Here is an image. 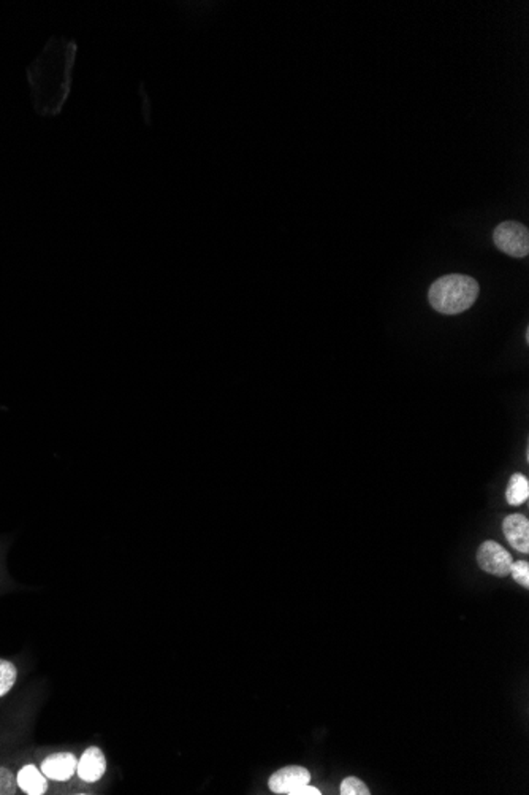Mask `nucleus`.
<instances>
[{"instance_id":"obj_1","label":"nucleus","mask_w":529,"mask_h":795,"mask_svg":"<svg viewBox=\"0 0 529 795\" xmlns=\"http://www.w3.org/2000/svg\"><path fill=\"white\" fill-rule=\"evenodd\" d=\"M481 294V286L472 276H440L429 287L428 300L434 310L442 315H458L470 310Z\"/></svg>"},{"instance_id":"obj_2","label":"nucleus","mask_w":529,"mask_h":795,"mask_svg":"<svg viewBox=\"0 0 529 795\" xmlns=\"http://www.w3.org/2000/svg\"><path fill=\"white\" fill-rule=\"evenodd\" d=\"M494 245L507 256L522 257L528 256L529 252V231L524 224L517 221L501 222L493 232Z\"/></svg>"},{"instance_id":"obj_3","label":"nucleus","mask_w":529,"mask_h":795,"mask_svg":"<svg viewBox=\"0 0 529 795\" xmlns=\"http://www.w3.org/2000/svg\"><path fill=\"white\" fill-rule=\"evenodd\" d=\"M512 556L507 551L496 542L488 540L485 543H481V548L477 551V564L481 570H485L487 574L494 575V576H507L511 574Z\"/></svg>"},{"instance_id":"obj_4","label":"nucleus","mask_w":529,"mask_h":795,"mask_svg":"<svg viewBox=\"0 0 529 795\" xmlns=\"http://www.w3.org/2000/svg\"><path fill=\"white\" fill-rule=\"evenodd\" d=\"M310 771L306 770L304 767L291 766L284 767L271 775L268 786L274 794L291 795L297 788L310 784Z\"/></svg>"},{"instance_id":"obj_5","label":"nucleus","mask_w":529,"mask_h":795,"mask_svg":"<svg viewBox=\"0 0 529 795\" xmlns=\"http://www.w3.org/2000/svg\"><path fill=\"white\" fill-rule=\"evenodd\" d=\"M77 757L70 753H56L43 760L45 777L54 781H67L77 773Z\"/></svg>"},{"instance_id":"obj_6","label":"nucleus","mask_w":529,"mask_h":795,"mask_svg":"<svg viewBox=\"0 0 529 795\" xmlns=\"http://www.w3.org/2000/svg\"><path fill=\"white\" fill-rule=\"evenodd\" d=\"M107 771V760L101 749L92 747L78 760L77 773L86 783H96Z\"/></svg>"},{"instance_id":"obj_7","label":"nucleus","mask_w":529,"mask_h":795,"mask_svg":"<svg viewBox=\"0 0 529 795\" xmlns=\"http://www.w3.org/2000/svg\"><path fill=\"white\" fill-rule=\"evenodd\" d=\"M503 531H504L505 539L507 542L520 551V553H528L529 551V521L524 514H511L505 518L503 522Z\"/></svg>"},{"instance_id":"obj_8","label":"nucleus","mask_w":529,"mask_h":795,"mask_svg":"<svg viewBox=\"0 0 529 795\" xmlns=\"http://www.w3.org/2000/svg\"><path fill=\"white\" fill-rule=\"evenodd\" d=\"M16 783L26 794L42 795L48 790V779L36 766H26L19 770Z\"/></svg>"},{"instance_id":"obj_9","label":"nucleus","mask_w":529,"mask_h":795,"mask_svg":"<svg viewBox=\"0 0 529 795\" xmlns=\"http://www.w3.org/2000/svg\"><path fill=\"white\" fill-rule=\"evenodd\" d=\"M529 497V481L522 473L512 475L507 490H505V499L507 503L512 507H518L522 503L526 502Z\"/></svg>"},{"instance_id":"obj_10","label":"nucleus","mask_w":529,"mask_h":795,"mask_svg":"<svg viewBox=\"0 0 529 795\" xmlns=\"http://www.w3.org/2000/svg\"><path fill=\"white\" fill-rule=\"evenodd\" d=\"M15 682H16V667L12 662L0 659V697L10 693Z\"/></svg>"},{"instance_id":"obj_11","label":"nucleus","mask_w":529,"mask_h":795,"mask_svg":"<svg viewBox=\"0 0 529 795\" xmlns=\"http://www.w3.org/2000/svg\"><path fill=\"white\" fill-rule=\"evenodd\" d=\"M368 786L355 777L345 778L341 784V795H369Z\"/></svg>"},{"instance_id":"obj_12","label":"nucleus","mask_w":529,"mask_h":795,"mask_svg":"<svg viewBox=\"0 0 529 795\" xmlns=\"http://www.w3.org/2000/svg\"><path fill=\"white\" fill-rule=\"evenodd\" d=\"M513 580L524 587H529V564L526 561L512 563L511 574Z\"/></svg>"},{"instance_id":"obj_13","label":"nucleus","mask_w":529,"mask_h":795,"mask_svg":"<svg viewBox=\"0 0 529 795\" xmlns=\"http://www.w3.org/2000/svg\"><path fill=\"white\" fill-rule=\"evenodd\" d=\"M16 792V779L13 778L12 771L0 767V794L13 795Z\"/></svg>"},{"instance_id":"obj_14","label":"nucleus","mask_w":529,"mask_h":795,"mask_svg":"<svg viewBox=\"0 0 529 795\" xmlns=\"http://www.w3.org/2000/svg\"><path fill=\"white\" fill-rule=\"evenodd\" d=\"M321 790H317V788H312L310 784H304V786H300L297 790H293L291 795H321Z\"/></svg>"}]
</instances>
